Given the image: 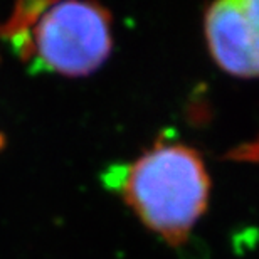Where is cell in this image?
I'll use <instances>...</instances> for the list:
<instances>
[{"mask_svg":"<svg viewBox=\"0 0 259 259\" xmlns=\"http://www.w3.org/2000/svg\"><path fill=\"white\" fill-rule=\"evenodd\" d=\"M205 37L215 63L239 77L259 76V0H226L205 14Z\"/></svg>","mask_w":259,"mask_h":259,"instance_id":"obj_3","label":"cell"},{"mask_svg":"<svg viewBox=\"0 0 259 259\" xmlns=\"http://www.w3.org/2000/svg\"><path fill=\"white\" fill-rule=\"evenodd\" d=\"M17 12L5 32H27L19 48L39 64L64 76H84L98 69L111 51L108 12L88 2L29 4Z\"/></svg>","mask_w":259,"mask_h":259,"instance_id":"obj_2","label":"cell"},{"mask_svg":"<svg viewBox=\"0 0 259 259\" xmlns=\"http://www.w3.org/2000/svg\"><path fill=\"white\" fill-rule=\"evenodd\" d=\"M209 175L195 150L162 145L140 157L123 175V194L137 215L165 241L180 244L204 214Z\"/></svg>","mask_w":259,"mask_h":259,"instance_id":"obj_1","label":"cell"}]
</instances>
